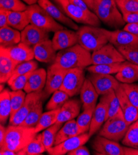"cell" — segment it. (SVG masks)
<instances>
[{
  "label": "cell",
  "mask_w": 138,
  "mask_h": 155,
  "mask_svg": "<svg viewBox=\"0 0 138 155\" xmlns=\"http://www.w3.org/2000/svg\"><path fill=\"white\" fill-rule=\"evenodd\" d=\"M10 91L5 89L0 94V122L5 125L11 114Z\"/></svg>",
  "instance_id": "obj_32"
},
{
  "label": "cell",
  "mask_w": 138,
  "mask_h": 155,
  "mask_svg": "<svg viewBox=\"0 0 138 155\" xmlns=\"http://www.w3.org/2000/svg\"><path fill=\"white\" fill-rule=\"evenodd\" d=\"M69 98V96L66 93L61 90H58L53 94L51 98L46 105V109L48 111L61 109V107Z\"/></svg>",
  "instance_id": "obj_38"
},
{
  "label": "cell",
  "mask_w": 138,
  "mask_h": 155,
  "mask_svg": "<svg viewBox=\"0 0 138 155\" xmlns=\"http://www.w3.org/2000/svg\"><path fill=\"white\" fill-rule=\"evenodd\" d=\"M53 63L66 69H84L93 64L92 54L79 43L65 50L59 51Z\"/></svg>",
  "instance_id": "obj_2"
},
{
  "label": "cell",
  "mask_w": 138,
  "mask_h": 155,
  "mask_svg": "<svg viewBox=\"0 0 138 155\" xmlns=\"http://www.w3.org/2000/svg\"><path fill=\"white\" fill-rule=\"evenodd\" d=\"M91 137L89 132L80 134L64 141L57 145L53 146L47 152L50 155H64L72 150L86 143Z\"/></svg>",
  "instance_id": "obj_14"
},
{
  "label": "cell",
  "mask_w": 138,
  "mask_h": 155,
  "mask_svg": "<svg viewBox=\"0 0 138 155\" xmlns=\"http://www.w3.org/2000/svg\"><path fill=\"white\" fill-rule=\"evenodd\" d=\"M69 1L73 5L77 6L78 7L80 8L81 9H82V10H84L87 12H93L89 9L86 3V2L84 1V0H69Z\"/></svg>",
  "instance_id": "obj_52"
},
{
  "label": "cell",
  "mask_w": 138,
  "mask_h": 155,
  "mask_svg": "<svg viewBox=\"0 0 138 155\" xmlns=\"http://www.w3.org/2000/svg\"><path fill=\"white\" fill-rule=\"evenodd\" d=\"M62 126L63 124L55 123L52 126L43 130L42 134V140L47 151L55 145L56 134Z\"/></svg>",
  "instance_id": "obj_40"
},
{
  "label": "cell",
  "mask_w": 138,
  "mask_h": 155,
  "mask_svg": "<svg viewBox=\"0 0 138 155\" xmlns=\"http://www.w3.org/2000/svg\"><path fill=\"white\" fill-rule=\"evenodd\" d=\"M31 73L32 72L28 73L16 77L9 85L11 89L13 91L24 90L29 78V76L31 74Z\"/></svg>",
  "instance_id": "obj_46"
},
{
  "label": "cell",
  "mask_w": 138,
  "mask_h": 155,
  "mask_svg": "<svg viewBox=\"0 0 138 155\" xmlns=\"http://www.w3.org/2000/svg\"><path fill=\"white\" fill-rule=\"evenodd\" d=\"M68 71V69H64L55 63L52 64L48 68L47 81L43 90V100L59 90Z\"/></svg>",
  "instance_id": "obj_10"
},
{
  "label": "cell",
  "mask_w": 138,
  "mask_h": 155,
  "mask_svg": "<svg viewBox=\"0 0 138 155\" xmlns=\"http://www.w3.org/2000/svg\"><path fill=\"white\" fill-rule=\"evenodd\" d=\"M59 111L60 109H58L43 113L42 114L37 126L35 127V132L38 134L39 132L49 128L55 124L56 122Z\"/></svg>",
  "instance_id": "obj_33"
},
{
  "label": "cell",
  "mask_w": 138,
  "mask_h": 155,
  "mask_svg": "<svg viewBox=\"0 0 138 155\" xmlns=\"http://www.w3.org/2000/svg\"><path fill=\"white\" fill-rule=\"evenodd\" d=\"M95 107L96 106H93L84 110V111L78 116L76 120V123L79 128L80 134L89 132Z\"/></svg>",
  "instance_id": "obj_36"
},
{
  "label": "cell",
  "mask_w": 138,
  "mask_h": 155,
  "mask_svg": "<svg viewBox=\"0 0 138 155\" xmlns=\"http://www.w3.org/2000/svg\"><path fill=\"white\" fill-rule=\"evenodd\" d=\"M7 127H5L3 124L0 125V146H2L5 141L6 135Z\"/></svg>",
  "instance_id": "obj_54"
},
{
  "label": "cell",
  "mask_w": 138,
  "mask_h": 155,
  "mask_svg": "<svg viewBox=\"0 0 138 155\" xmlns=\"http://www.w3.org/2000/svg\"><path fill=\"white\" fill-rule=\"evenodd\" d=\"M122 15L126 24L138 23V12H124Z\"/></svg>",
  "instance_id": "obj_48"
},
{
  "label": "cell",
  "mask_w": 138,
  "mask_h": 155,
  "mask_svg": "<svg viewBox=\"0 0 138 155\" xmlns=\"http://www.w3.org/2000/svg\"><path fill=\"white\" fill-rule=\"evenodd\" d=\"M21 41V32L10 26L0 28L1 46L8 48L16 45Z\"/></svg>",
  "instance_id": "obj_28"
},
{
  "label": "cell",
  "mask_w": 138,
  "mask_h": 155,
  "mask_svg": "<svg viewBox=\"0 0 138 155\" xmlns=\"http://www.w3.org/2000/svg\"><path fill=\"white\" fill-rule=\"evenodd\" d=\"M78 43L89 52L93 53L109 42L110 31L99 27L84 25L76 31Z\"/></svg>",
  "instance_id": "obj_3"
},
{
  "label": "cell",
  "mask_w": 138,
  "mask_h": 155,
  "mask_svg": "<svg viewBox=\"0 0 138 155\" xmlns=\"http://www.w3.org/2000/svg\"><path fill=\"white\" fill-rule=\"evenodd\" d=\"M84 70L80 68L69 69L61 85L59 90L65 91L72 97L79 94L81 89L86 80Z\"/></svg>",
  "instance_id": "obj_8"
},
{
  "label": "cell",
  "mask_w": 138,
  "mask_h": 155,
  "mask_svg": "<svg viewBox=\"0 0 138 155\" xmlns=\"http://www.w3.org/2000/svg\"><path fill=\"white\" fill-rule=\"evenodd\" d=\"M37 4L47 11L58 22L66 25L74 30L77 31L79 29V27L74 21L70 19L50 0H39Z\"/></svg>",
  "instance_id": "obj_18"
},
{
  "label": "cell",
  "mask_w": 138,
  "mask_h": 155,
  "mask_svg": "<svg viewBox=\"0 0 138 155\" xmlns=\"http://www.w3.org/2000/svg\"><path fill=\"white\" fill-rule=\"evenodd\" d=\"M109 93L102 95L99 103L96 105L89 131L90 137L100 129L106 120L109 104Z\"/></svg>",
  "instance_id": "obj_15"
},
{
  "label": "cell",
  "mask_w": 138,
  "mask_h": 155,
  "mask_svg": "<svg viewBox=\"0 0 138 155\" xmlns=\"http://www.w3.org/2000/svg\"><path fill=\"white\" fill-rule=\"evenodd\" d=\"M121 85L131 103L138 110V84L121 83Z\"/></svg>",
  "instance_id": "obj_44"
},
{
  "label": "cell",
  "mask_w": 138,
  "mask_h": 155,
  "mask_svg": "<svg viewBox=\"0 0 138 155\" xmlns=\"http://www.w3.org/2000/svg\"><path fill=\"white\" fill-rule=\"evenodd\" d=\"M0 154L1 155H16L17 153L10 150H0Z\"/></svg>",
  "instance_id": "obj_55"
},
{
  "label": "cell",
  "mask_w": 138,
  "mask_h": 155,
  "mask_svg": "<svg viewBox=\"0 0 138 155\" xmlns=\"http://www.w3.org/2000/svg\"><path fill=\"white\" fill-rule=\"evenodd\" d=\"M115 91L119 100L121 109L125 119L128 124L130 125L131 124L138 119V110L128 99L121 84L116 88Z\"/></svg>",
  "instance_id": "obj_20"
},
{
  "label": "cell",
  "mask_w": 138,
  "mask_h": 155,
  "mask_svg": "<svg viewBox=\"0 0 138 155\" xmlns=\"http://www.w3.org/2000/svg\"><path fill=\"white\" fill-rule=\"evenodd\" d=\"M114 1H115V2H117L118 1H119V0H114Z\"/></svg>",
  "instance_id": "obj_58"
},
{
  "label": "cell",
  "mask_w": 138,
  "mask_h": 155,
  "mask_svg": "<svg viewBox=\"0 0 138 155\" xmlns=\"http://www.w3.org/2000/svg\"><path fill=\"white\" fill-rule=\"evenodd\" d=\"M37 134L35 127L9 125L5 141L0 146V150H10L17 153L31 142Z\"/></svg>",
  "instance_id": "obj_4"
},
{
  "label": "cell",
  "mask_w": 138,
  "mask_h": 155,
  "mask_svg": "<svg viewBox=\"0 0 138 155\" xmlns=\"http://www.w3.org/2000/svg\"><path fill=\"white\" fill-rule=\"evenodd\" d=\"M115 78L122 84H133L138 81V66L128 61L122 64Z\"/></svg>",
  "instance_id": "obj_27"
},
{
  "label": "cell",
  "mask_w": 138,
  "mask_h": 155,
  "mask_svg": "<svg viewBox=\"0 0 138 155\" xmlns=\"http://www.w3.org/2000/svg\"><path fill=\"white\" fill-rule=\"evenodd\" d=\"M86 3L105 25L116 30L125 25L122 13L114 0H86Z\"/></svg>",
  "instance_id": "obj_1"
},
{
  "label": "cell",
  "mask_w": 138,
  "mask_h": 155,
  "mask_svg": "<svg viewBox=\"0 0 138 155\" xmlns=\"http://www.w3.org/2000/svg\"><path fill=\"white\" fill-rule=\"evenodd\" d=\"M49 33L37 26L30 24L21 31V41L31 47L49 39Z\"/></svg>",
  "instance_id": "obj_19"
},
{
  "label": "cell",
  "mask_w": 138,
  "mask_h": 155,
  "mask_svg": "<svg viewBox=\"0 0 138 155\" xmlns=\"http://www.w3.org/2000/svg\"><path fill=\"white\" fill-rule=\"evenodd\" d=\"M116 3L121 13L138 12V0H119Z\"/></svg>",
  "instance_id": "obj_45"
},
{
  "label": "cell",
  "mask_w": 138,
  "mask_h": 155,
  "mask_svg": "<svg viewBox=\"0 0 138 155\" xmlns=\"http://www.w3.org/2000/svg\"><path fill=\"white\" fill-rule=\"evenodd\" d=\"M79 135H80V132L76 120L73 119L67 121L58 132L55 138V145H57L68 139Z\"/></svg>",
  "instance_id": "obj_29"
},
{
  "label": "cell",
  "mask_w": 138,
  "mask_h": 155,
  "mask_svg": "<svg viewBox=\"0 0 138 155\" xmlns=\"http://www.w3.org/2000/svg\"><path fill=\"white\" fill-rule=\"evenodd\" d=\"M37 68L38 64L37 61L34 60L24 62V63L19 64L15 68L12 76L8 81V84L9 85L16 77L28 73L32 72L34 71L37 69Z\"/></svg>",
  "instance_id": "obj_39"
},
{
  "label": "cell",
  "mask_w": 138,
  "mask_h": 155,
  "mask_svg": "<svg viewBox=\"0 0 138 155\" xmlns=\"http://www.w3.org/2000/svg\"><path fill=\"white\" fill-rule=\"evenodd\" d=\"M22 1H23L27 5L31 6L38 3L39 0H22Z\"/></svg>",
  "instance_id": "obj_56"
},
{
  "label": "cell",
  "mask_w": 138,
  "mask_h": 155,
  "mask_svg": "<svg viewBox=\"0 0 138 155\" xmlns=\"http://www.w3.org/2000/svg\"><path fill=\"white\" fill-rule=\"evenodd\" d=\"M123 155H138V148L130 147H123Z\"/></svg>",
  "instance_id": "obj_53"
},
{
  "label": "cell",
  "mask_w": 138,
  "mask_h": 155,
  "mask_svg": "<svg viewBox=\"0 0 138 155\" xmlns=\"http://www.w3.org/2000/svg\"><path fill=\"white\" fill-rule=\"evenodd\" d=\"M125 61L123 55L110 42L92 53L93 64L123 63Z\"/></svg>",
  "instance_id": "obj_9"
},
{
  "label": "cell",
  "mask_w": 138,
  "mask_h": 155,
  "mask_svg": "<svg viewBox=\"0 0 138 155\" xmlns=\"http://www.w3.org/2000/svg\"><path fill=\"white\" fill-rule=\"evenodd\" d=\"M123 63H116L113 64H92L86 68L89 73L111 75L116 74L121 68Z\"/></svg>",
  "instance_id": "obj_34"
},
{
  "label": "cell",
  "mask_w": 138,
  "mask_h": 155,
  "mask_svg": "<svg viewBox=\"0 0 138 155\" xmlns=\"http://www.w3.org/2000/svg\"><path fill=\"white\" fill-rule=\"evenodd\" d=\"M92 147L96 151L97 154L123 155V147L118 142L99 135L94 138Z\"/></svg>",
  "instance_id": "obj_16"
},
{
  "label": "cell",
  "mask_w": 138,
  "mask_h": 155,
  "mask_svg": "<svg viewBox=\"0 0 138 155\" xmlns=\"http://www.w3.org/2000/svg\"><path fill=\"white\" fill-rule=\"evenodd\" d=\"M47 151L43 143L42 134H37L24 148L17 153L18 155H39Z\"/></svg>",
  "instance_id": "obj_31"
},
{
  "label": "cell",
  "mask_w": 138,
  "mask_h": 155,
  "mask_svg": "<svg viewBox=\"0 0 138 155\" xmlns=\"http://www.w3.org/2000/svg\"><path fill=\"white\" fill-rule=\"evenodd\" d=\"M109 42L118 50L138 49V37L124 30L110 31Z\"/></svg>",
  "instance_id": "obj_12"
},
{
  "label": "cell",
  "mask_w": 138,
  "mask_h": 155,
  "mask_svg": "<svg viewBox=\"0 0 138 155\" xmlns=\"http://www.w3.org/2000/svg\"><path fill=\"white\" fill-rule=\"evenodd\" d=\"M126 61L138 66V49L119 50Z\"/></svg>",
  "instance_id": "obj_47"
},
{
  "label": "cell",
  "mask_w": 138,
  "mask_h": 155,
  "mask_svg": "<svg viewBox=\"0 0 138 155\" xmlns=\"http://www.w3.org/2000/svg\"><path fill=\"white\" fill-rule=\"evenodd\" d=\"M81 104V101L78 99H69L61 107L56 123L63 124L67 121L74 119L79 114Z\"/></svg>",
  "instance_id": "obj_21"
},
{
  "label": "cell",
  "mask_w": 138,
  "mask_h": 155,
  "mask_svg": "<svg viewBox=\"0 0 138 155\" xmlns=\"http://www.w3.org/2000/svg\"><path fill=\"white\" fill-rule=\"evenodd\" d=\"M121 142L125 146L138 148V119L130 125Z\"/></svg>",
  "instance_id": "obj_37"
},
{
  "label": "cell",
  "mask_w": 138,
  "mask_h": 155,
  "mask_svg": "<svg viewBox=\"0 0 138 155\" xmlns=\"http://www.w3.org/2000/svg\"><path fill=\"white\" fill-rule=\"evenodd\" d=\"M25 94L26 93L23 90H12L11 91H10L11 104V116L16 113L24 104L27 96Z\"/></svg>",
  "instance_id": "obj_41"
},
{
  "label": "cell",
  "mask_w": 138,
  "mask_h": 155,
  "mask_svg": "<svg viewBox=\"0 0 138 155\" xmlns=\"http://www.w3.org/2000/svg\"><path fill=\"white\" fill-rule=\"evenodd\" d=\"M28 6L22 0H0V8L9 11H26Z\"/></svg>",
  "instance_id": "obj_42"
},
{
  "label": "cell",
  "mask_w": 138,
  "mask_h": 155,
  "mask_svg": "<svg viewBox=\"0 0 138 155\" xmlns=\"http://www.w3.org/2000/svg\"><path fill=\"white\" fill-rule=\"evenodd\" d=\"M47 72L43 68L37 69L30 75L24 89L26 94L43 91L47 81Z\"/></svg>",
  "instance_id": "obj_24"
},
{
  "label": "cell",
  "mask_w": 138,
  "mask_h": 155,
  "mask_svg": "<svg viewBox=\"0 0 138 155\" xmlns=\"http://www.w3.org/2000/svg\"><path fill=\"white\" fill-rule=\"evenodd\" d=\"M109 97L108 112H107L106 120L116 115L121 110L119 100L116 97L115 90H112L109 93Z\"/></svg>",
  "instance_id": "obj_43"
},
{
  "label": "cell",
  "mask_w": 138,
  "mask_h": 155,
  "mask_svg": "<svg viewBox=\"0 0 138 155\" xmlns=\"http://www.w3.org/2000/svg\"><path fill=\"white\" fill-rule=\"evenodd\" d=\"M87 78L93 83L98 94L100 95L115 90L121 84L112 75L90 73Z\"/></svg>",
  "instance_id": "obj_13"
},
{
  "label": "cell",
  "mask_w": 138,
  "mask_h": 155,
  "mask_svg": "<svg viewBox=\"0 0 138 155\" xmlns=\"http://www.w3.org/2000/svg\"><path fill=\"white\" fill-rule=\"evenodd\" d=\"M9 11L0 8V28H3L9 26L8 16L9 14Z\"/></svg>",
  "instance_id": "obj_49"
},
{
  "label": "cell",
  "mask_w": 138,
  "mask_h": 155,
  "mask_svg": "<svg viewBox=\"0 0 138 155\" xmlns=\"http://www.w3.org/2000/svg\"><path fill=\"white\" fill-rule=\"evenodd\" d=\"M30 24L27 10L24 11H10L8 16L9 26L19 31H22Z\"/></svg>",
  "instance_id": "obj_30"
},
{
  "label": "cell",
  "mask_w": 138,
  "mask_h": 155,
  "mask_svg": "<svg viewBox=\"0 0 138 155\" xmlns=\"http://www.w3.org/2000/svg\"><path fill=\"white\" fill-rule=\"evenodd\" d=\"M30 24L49 32H56L65 29V27L55 21L38 4L29 6L27 8Z\"/></svg>",
  "instance_id": "obj_6"
},
{
  "label": "cell",
  "mask_w": 138,
  "mask_h": 155,
  "mask_svg": "<svg viewBox=\"0 0 138 155\" xmlns=\"http://www.w3.org/2000/svg\"><path fill=\"white\" fill-rule=\"evenodd\" d=\"M123 30L138 37V23L126 24Z\"/></svg>",
  "instance_id": "obj_51"
},
{
  "label": "cell",
  "mask_w": 138,
  "mask_h": 155,
  "mask_svg": "<svg viewBox=\"0 0 138 155\" xmlns=\"http://www.w3.org/2000/svg\"><path fill=\"white\" fill-rule=\"evenodd\" d=\"M18 64L10 56L6 48L0 46V82L5 84L11 78Z\"/></svg>",
  "instance_id": "obj_23"
},
{
  "label": "cell",
  "mask_w": 138,
  "mask_h": 155,
  "mask_svg": "<svg viewBox=\"0 0 138 155\" xmlns=\"http://www.w3.org/2000/svg\"><path fill=\"white\" fill-rule=\"evenodd\" d=\"M80 98L83 110L96 106L99 94L90 81L86 78L80 91Z\"/></svg>",
  "instance_id": "obj_26"
},
{
  "label": "cell",
  "mask_w": 138,
  "mask_h": 155,
  "mask_svg": "<svg viewBox=\"0 0 138 155\" xmlns=\"http://www.w3.org/2000/svg\"><path fill=\"white\" fill-rule=\"evenodd\" d=\"M129 126L130 124L125 120L121 110L116 115L105 122L99 135L118 142L124 138Z\"/></svg>",
  "instance_id": "obj_5"
},
{
  "label": "cell",
  "mask_w": 138,
  "mask_h": 155,
  "mask_svg": "<svg viewBox=\"0 0 138 155\" xmlns=\"http://www.w3.org/2000/svg\"><path fill=\"white\" fill-rule=\"evenodd\" d=\"M6 49L11 58L18 64L35 58L33 48L22 42Z\"/></svg>",
  "instance_id": "obj_25"
},
{
  "label": "cell",
  "mask_w": 138,
  "mask_h": 155,
  "mask_svg": "<svg viewBox=\"0 0 138 155\" xmlns=\"http://www.w3.org/2000/svg\"><path fill=\"white\" fill-rule=\"evenodd\" d=\"M84 2H85V1H86V0H84Z\"/></svg>",
  "instance_id": "obj_59"
},
{
  "label": "cell",
  "mask_w": 138,
  "mask_h": 155,
  "mask_svg": "<svg viewBox=\"0 0 138 155\" xmlns=\"http://www.w3.org/2000/svg\"><path fill=\"white\" fill-rule=\"evenodd\" d=\"M52 41L56 51L67 49L78 43L77 32L66 28L58 30L54 33Z\"/></svg>",
  "instance_id": "obj_17"
},
{
  "label": "cell",
  "mask_w": 138,
  "mask_h": 155,
  "mask_svg": "<svg viewBox=\"0 0 138 155\" xmlns=\"http://www.w3.org/2000/svg\"><path fill=\"white\" fill-rule=\"evenodd\" d=\"M43 99H41L29 113L21 126L27 127H35L43 114Z\"/></svg>",
  "instance_id": "obj_35"
},
{
  "label": "cell",
  "mask_w": 138,
  "mask_h": 155,
  "mask_svg": "<svg viewBox=\"0 0 138 155\" xmlns=\"http://www.w3.org/2000/svg\"><path fill=\"white\" fill-rule=\"evenodd\" d=\"M43 91L32 92L27 94L25 101L20 109L14 115L9 117V124L12 126H19L25 120L37 103L41 100H43Z\"/></svg>",
  "instance_id": "obj_11"
},
{
  "label": "cell",
  "mask_w": 138,
  "mask_h": 155,
  "mask_svg": "<svg viewBox=\"0 0 138 155\" xmlns=\"http://www.w3.org/2000/svg\"><path fill=\"white\" fill-rule=\"evenodd\" d=\"M4 88H5V84H1V85H0V90H1V92L5 90Z\"/></svg>",
  "instance_id": "obj_57"
},
{
  "label": "cell",
  "mask_w": 138,
  "mask_h": 155,
  "mask_svg": "<svg viewBox=\"0 0 138 155\" xmlns=\"http://www.w3.org/2000/svg\"><path fill=\"white\" fill-rule=\"evenodd\" d=\"M68 16L76 22L86 25L99 27L101 21L93 12H87L73 5L69 0H55Z\"/></svg>",
  "instance_id": "obj_7"
},
{
  "label": "cell",
  "mask_w": 138,
  "mask_h": 155,
  "mask_svg": "<svg viewBox=\"0 0 138 155\" xmlns=\"http://www.w3.org/2000/svg\"><path fill=\"white\" fill-rule=\"evenodd\" d=\"M35 59L41 63L53 64L56 57L52 41L50 39L46 40L33 47Z\"/></svg>",
  "instance_id": "obj_22"
},
{
  "label": "cell",
  "mask_w": 138,
  "mask_h": 155,
  "mask_svg": "<svg viewBox=\"0 0 138 155\" xmlns=\"http://www.w3.org/2000/svg\"><path fill=\"white\" fill-rule=\"evenodd\" d=\"M68 155H90V153L89 149L84 145L80 146L71 151L69 152Z\"/></svg>",
  "instance_id": "obj_50"
}]
</instances>
